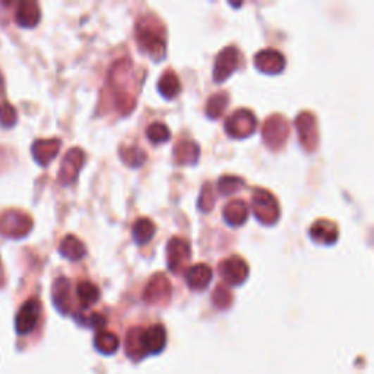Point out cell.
I'll return each mask as SVG.
<instances>
[{
	"label": "cell",
	"mask_w": 374,
	"mask_h": 374,
	"mask_svg": "<svg viewBox=\"0 0 374 374\" xmlns=\"http://www.w3.org/2000/svg\"><path fill=\"white\" fill-rule=\"evenodd\" d=\"M133 63L129 58L114 63L108 75V85L114 98V106L122 114H129L136 106V91L132 88Z\"/></svg>",
	"instance_id": "cell-1"
},
{
	"label": "cell",
	"mask_w": 374,
	"mask_h": 374,
	"mask_svg": "<svg viewBox=\"0 0 374 374\" xmlns=\"http://www.w3.org/2000/svg\"><path fill=\"white\" fill-rule=\"evenodd\" d=\"M164 27L154 15L142 16L136 24V42L145 54L155 62H160L166 56Z\"/></svg>",
	"instance_id": "cell-2"
},
{
	"label": "cell",
	"mask_w": 374,
	"mask_h": 374,
	"mask_svg": "<svg viewBox=\"0 0 374 374\" xmlns=\"http://www.w3.org/2000/svg\"><path fill=\"white\" fill-rule=\"evenodd\" d=\"M167 335L161 325H155L148 330L133 329L127 337V347L132 356L142 359L145 354H158L166 347Z\"/></svg>",
	"instance_id": "cell-3"
},
{
	"label": "cell",
	"mask_w": 374,
	"mask_h": 374,
	"mask_svg": "<svg viewBox=\"0 0 374 374\" xmlns=\"http://www.w3.org/2000/svg\"><path fill=\"white\" fill-rule=\"evenodd\" d=\"M251 208L256 218H258L263 225H273L275 223H278L281 216L277 198L265 189H256L253 192Z\"/></svg>",
	"instance_id": "cell-4"
},
{
	"label": "cell",
	"mask_w": 374,
	"mask_h": 374,
	"mask_svg": "<svg viewBox=\"0 0 374 374\" xmlns=\"http://www.w3.org/2000/svg\"><path fill=\"white\" fill-rule=\"evenodd\" d=\"M258 127V119L251 110L240 108L235 110L225 120V132L234 139H244L251 136Z\"/></svg>",
	"instance_id": "cell-5"
},
{
	"label": "cell",
	"mask_w": 374,
	"mask_h": 374,
	"mask_svg": "<svg viewBox=\"0 0 374 374\" xmlns=\"http://www.w3.org/2000/svg\"><path fill=\"white\" fill-rule=\"evenodd\" d=\"M242 62H243V54L237 47L234 46L225 47L215 58L213 81L220 84L228 80V77L242 66Z\"/></svg>",
	"instance_id": "cell-6"
},
{
	"label": "cell",
	"mask_w": 374,
	"mask_h": 374,
	"mask_svg": "<svg viewBox=\"0 0 374 374\" xmlns=\"http://www.w3.org/2000/svg\"><path fill=\"white\" fill-rule=\"evenodd\" d=\"M32 228V220L24 212L9 211L0 216V232L11 239L25 237Z\"/></svg>",
	"instance_id": "cell-7"
},
{
	"label": "cell",
	"mask_w": 374,
	"mask_h": 374,
	"mask_svg": "<svg viewBox=\"0 0 374 374\" xmlns=\"http://www.w3.org/2000/svg\"><path fill=\"white\" fill-rule=\"evenodd\" d=\"M289 135V125L280 114H273L265 122L262 129L263 141L268 148L277 151L284 147Z\"/></svg>",
	"instance_id": "cell-8"
},
{
	"label": "cell",
	"mask_w": 374,
	"mask_h": 374,
	"mask_svg": "<svg viewBox=\"0 0 374 374\" xmlns=\"http://www.w3.org/2000/svg\"><path fill=\"white\" fill-rule=\"evenodd\" d=\"M192 258L189 242L182 237H173L167 244V263L173 273H182L187 269Z\"/></svg>",
	"instance_id": "cell-9"
},
{
	"label": "cell",
	"mask_w": 374,
	"mask_h": 374,
	"mask_svg": "<svg viewBox=\"0 0 374 374\" xmlns=\"http://www.w3.org/2000/svg\"><path fill=\"white\" fill-rule=\"evenodd\" d=\"M295 126H297L301 147L307 152H313L318 148V142H319L316 117H314L310 111L300 113L297 119H295Z\"/></svg>",
	"instance_id": "cell-10"
},
{
	"label": "cell",
	"mask_w": 374,
	"mask_h": 374,
	"mask_svg": "<svg viewBox=\"0 0 374 374\" xmlns=\"http://www.w3.org/2000/svg\"><path fill=\"white\" fill-rule=\"evenodd\" d=\"M42 314V303L37 299L28 300L23 307L19 308L16 319H15V329L19 335H28L34 330L38 323Z\"/></svg>",
	"instance_id": "cell-11"
},
{
	"label": "cell",
	"mask_w": 374,
	"mask_h": 374,
	"mask_svg": "<svg viewBox=\"0 0 374 374\" xmlns=\"http://www.w3.org/2000/svg\"><path fill=\"white\" fill-rule=\"evenodd\" d=\"M220 275L228 285H242L249 277V265L240 256H231L220 263Z\"/></svg>",
	"instance_id": "cell-12"
},
{
	"label": "cell",
	"mask_w": 374,
	"mask_h": 374,
	"mask_svg": "<svg viewBox=\"0 0 374 374\" xmlns=\"http://www.w3.org/2000/svg\"><path fill=\"white\" fill-rule=\"evenodd\" d=\"M85 163V152L81 148H72L65 155L62 161L61 171H58V180L62 185L68 186L76 180L82 166Z\"/></svg>",
	"instance_id": "cell-13"
},
{
	"label": "cell",
	"mask_w": 374,
	"mask_h": 374,
	"mask_svg": "<svg viewBox=\"0 0 374 374\" xmlns=\"http://www.w3.org/2000/svg\"><path fill=\"white\" fill-rule=\"evenodd\" d=\"M171 297V284L164 273L158 272L151 278L144 291V300L149 304H166Z\"/></svg>",
	"instance_id": "cell-14"
},
{
	"label": "cell",
	"mask_w": 374,
	"mask_h": 374,
	"mask_svg": "<svg viewBox=\"0 0 374 374\" xmlns=\"http://www.w3.org/2000/svg\"><path fill=\"white\" fill-rule=\"evenodd\" d=\"M254 66L263 73L278 75L285 68V57L278 50L265 49L254 56Z\"/></svg>",
	"instance_id": "cell-15"
},
{
	"label": "cell",
	"mask_w": 374,
	"mask_h": 374,
	"mask_svg": "<svg viewBox=\"0 0 374 374\" xmlns=\"http://www.w3.org/2000/svg\"><path fill=\"white\" fill-rule=\"evenodd\" d=\"M310 237L314 243L330 246L338 242L339 230L332 221L328 220H319L314 223L310 228Z\"/></svg>",
	"instance_id": "cell-16"
},
{
	"label": "cell",
	"mask_w": 374,
	"mask_h": 374,
	"mask_svg": "<svg viewBox=\"0 0 374 374\" xmlns=\"http://www.w3.org/2000/svg\"><path fill=\"white\" fill-rule=\"evenodd\" d=\"M61 145L62 144L58 139H42V141L34 142L31 148L34 160L43 167L49 166L57 156Z\"/></svg>",
	"instance_id": "cell-17"
},
{
	"label": "cell",
	"mask_w": 374,
	"mask_h": 374,
	"mask_svg": "<svg viewBox=\"0 0 374 374\" xmlns=\"http://www.w3.org/2000/svg\"><path fill=\"white\" fill-rule=\"evenodd\" d=\"M40 19H42V12L37 2L25 0V2L19 4L16 11V23L19 25L24 28H32L40 23Z\"/></svg>",
	"instance_id": "cell-18"
},
{
	"label": "cell",
	"mask_w": 374,
	"mask_h": 374,
	"mask_svg": "<svg viewBox=\"0 0 374 374\" xmlns=\"http://www.w3.org/2000/svg\"><path fill=\"white\" fill-rule=\"evenodd\" d=\"M186 280H187V285L192 289L202 291L209 285L212 280V269L206 263L193 265L187 269Z\"/></svg>",
	"instance_id": "cell-19"
},
{
	"label": "cell",
	"mask_w": 374,
	"mask_h": 374,
	"mask_svg": "<svg viewBox=\"0 0 374 374\" xmlns=\"http://www.w3.org/2000/svg\"><path fill=\"white\" fill-rule=\"evenodd\" d=\"M223 215H224V221L230 227H242L249 218V208L246 202L235 199L225 205Z\"/></svg>",
	"instance_id": "cell-20"
},
{
	"label": "cell",
	"mask_w": 374,
	"mask_h": 374,
	"mask_svg": "<svg viewBox=\"0 0 374 374\" xmlns=\"http://www.w3.org/2000/svg\"><path fill=\"white\" fill-rule=\"evenodd\" d=\"M174 160L179 166H194L199 160V145L193 141H182L174 147Z\"/></svg>",
	"instance_id": "cell-21"
},
{
	"label": "cell",
	"mask_w": 374,
	"mask_h": 374,
	"mask_svg": "<svg viewBox=\"0 0 374 374\" xmlns=\"http://www.w3.org/2000/svg\"><path fill=\"white\" fill-rule=\"evenodd\" d=\"M53 303L58 311L70 310V282L68 278H58L53 284Z\"/></svg>",
	"instance_id": "cell-22"
},
{
	"label": "cell",
	"mask_w": 374,
	"mask_h": 374,
	"mask_svg": "<svg viewBox=\"0 0 374 374\" xmlns=\"http://www.w3.org/2000/svg\"><path fill=\"white\" fill-rule=\"evenodd\" d=\"M58 251H61L63 258L75 262V261H81L85 258L87 247L84 246V243L80 239L75 237V235H72V234H69L62 240L61 246H58Z\"/></svg>",
	"instance_id": "cell-23"
},
{
	"label": "cell",
	"mask_w": 374,
	"mask_h": 374,
	"mask_svg": "<svg viewBox=\"0 0 374 374\" xmlns=\"http://www.w3.org/2000/svg\"><path fill=\"white\" fill-rule=\"evenodd\" d=\"M158 91L166 100H174L182 92V82L173 70H167L158 81Z\"/></svg>",
	"instance_id": "cell-24"
},
{
	"label": "cell",
	"mask_w": 374,
	"mask_h": 374,
	"mask_svg": "<svg viewBox=\"0 0 374 374\" xmlns=\"http://www.w3.org/2000/svg\"><path fill=\"white\" fill-rule=\"evenodd\" d=\"M76 295H77V300H80L81 306L84 308H88L92 304H95L98 300H100L101 291L95 284L88 282V281H82L76 287Z\"/></svg>",
	"instance_id": "cell-25"
},
{
	"label": "cell",
	"mask_w": 374,
	"mask_h": 374,
	"mask_svg": "<svg viewBox=\"0 0 374 374\" xmlns=\"http://www.w3.org/2000/svg\"><path fill=\"white\" fill-rule=\"evenodd\" d=\"M155 230H156L155 224L149 218L137 220L136 224L133 225V230H132L133 240L136 242V244L145 246L147 243H149L152 240Z\"/></svg>",
	"instance_id": "cell-26"
},
{
	"label": "cell",
	"mask_w": 374,
	"mask_h": 374,
	"mask_svg": "<svg viewBox=\"0 0 374 374\" xmlns=\"http://www.w3.org/2000/svg\"><path fill=\"white\" fill-rule=\"evenodd\" d=\"M228 101H230V96L227 92H216L215 95L209 98L206 103V110H205L206 116L213 120L220 119L228 106Z\"/></svg>",
	"instance_id": "cell-27"
},
{
	"label": "cell",
	"mask_w": 374,
	"mask_h": 374,
	"mask_svg": "<svg viewBox=\"0 0 374 374\" xmlns=\"http://www.w3.org/2000/svg\"><path fill=\"white\" fill-rule=\"evenodd\" d=\"M120 158L123 160L126 166L136 168V167H141L147 161V154L139 147L129 145L120 149Z\"/></svg>",
	"instance_id": "cell-28"
},
{
	"label": "cell",
	"mask_w": 374,
	"mask_h": 374,
	"mask_svg": "<svg viewBox=\"0 0 374 374\" xmlns=\"http://www.w3.org/2000/svg\"><path fill=\"white\" fill-rule=\"evenodd\" d=\"M95 348L103 354H113L117 348H119V338L110 332L96 333Z\"/></svg>",
	"instance_id": "cell-29"
},
{
	"label": "cell",
	"mask_w": 374,
	"mask_h": 374,
	"mask_svg": "<svg viewBox=\"0 0 374 374\" xmlns=\"http://www.w3.org/2000/svg\"><path fill=\"white\" fill-rule=\"evenodd\" d=\"M147 136H148V139L155 144V145H158V144H164L167 141H170V137H171V132L170 129L161 123V122H155L152 123L148 129H147Z\"/></svg>",
	"instance_id": "cell-30"
},
{
	"label": "cell",
	"mask_w": 374,
	"mask_h": 374,
	"mask_svg": "<svg viewBox=\"0 0 374 374\" xmlns=\"http://www.w3.org/2000/svg\"><path fill=\"white\" fill-rule=\"evenodd\" d=\"M244 186V180L237 175H223L218 180V190L224 196L239 192Z\"/></svg>",
	"instance_id": "cell-31"
},
{
	"label": "cell",
	"mask_w": 374,
	"mask_h": 374,
	"mask_svg": "<svg viewBox=\"0 0 374 374\" xmlns=\"http://www.w3.org/2000/svg\"><path fill=\"white\" fill-rule=\"evenodd\" d=\"M16 110L9 103L0 104V125L4 127H12L16 125Z\"/></svg>",
	"instance_id": "cell-32"
},
{
	"label": "cell",
	"mask_w": 374,
	"mask_h": 374,
	"mask_svg": "<svg viewBox=\"0 0 374 374\" xmlns=\"http://www.w3.org/2000/svg\"><path fill=\"white\" fill-rule=\"evenodd\" d=\"M213 205H215V196H213L212 186L209 183H205V186L202 187L201 196H199L198 206L201 208V211L209 212V211H212Z\"/></svg>",
	"instance_id": "cell-33"
},
{
	"label": "cell",
	"mask_w": 374,
	"mask_h": 374,
	"mask_svg": "<svg viewBox=\"0 0 374 374\" xmlns=\"http://www.w3.org/2000/svg\"><path fill=\"white\" fill-rule=\"evenodd\" d=\"M213 301L215 304L221 307V308H225L230 306L231 303V294L227 288H224L223 285H218L215 288V292H213Z\"/></svg>",
	"instance_id": "cell-34"
},
{
	"label": "cell",
	"mask_w": 374,
	"mask_h": 374,
	"mask_svg": "<svg viewBox=\"0 0 374 374\" xmlns=\"http://www.w3.org/2000/svg\"><path fill=\"white\" fill-rule=\"evenodd\" d=\"M4 89H5V85H4V77H2V75H0V94L4 92Z\"/></svg>",
	"instance_id": "cell-35"
},
{
	"label": "cell",
	"mask_w": 374,
	"mask_h": 374,
	"mask_svg": "<svg viewBox=\"0 0 374 374\" xmlns=\"http://www.w3.org/2000/svg\"><path fill=\"white\" fill-rule=\"evenodd\" d=\"M0 280H2V268H0Z\"/></svg>",
	"instance_id": "cell-36"
}]
</instances>
